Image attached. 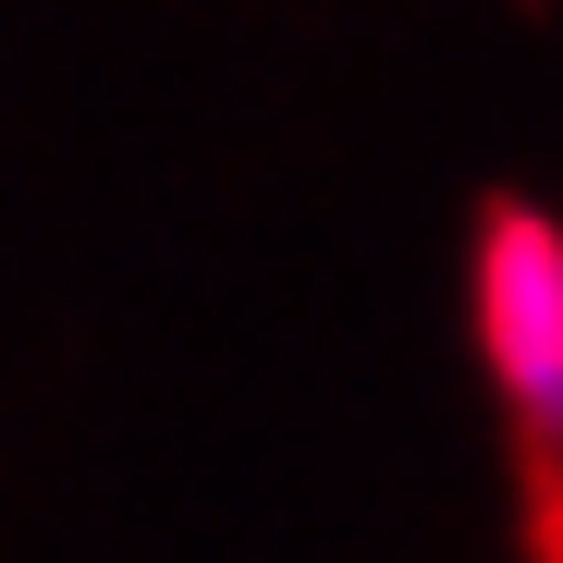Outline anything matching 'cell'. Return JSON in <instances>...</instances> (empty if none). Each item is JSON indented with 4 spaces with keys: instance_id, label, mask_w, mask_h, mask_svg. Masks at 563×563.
<instances>
[{
    "instance_id": "obj_1",
    "label": "cell",
    "mask_w": 563,
    "mask_h": 563,
    "mask_svg": "<svg viewBox=\"0 0 563 563\" xmlns=\"http://www.w3.org/2000/svg\"><path fill=\"white\" fill-rule=\"evenodd\" d=\"M465 331L503 393V429L563 478V221L539 197H503L465 245Z\"/></svg>"
}]
</instances>
